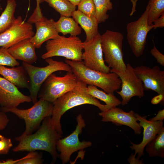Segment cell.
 Listing matches in <instances>:
<instances>
[{"label": "cell", "instance_id": "cell-43", "mask_svg": "<svg viewBox=\"0 0 164 164\" xmlns=\"http://www.w3.org/2000/svg\"></svg>", "mask_w": 164, "mask_h": 164}, {"label": "cell", "instance_id": "cell-16", "mask_svg": "<svg viewBox=\"0 0 164 164\" xmlns=\"http://www.w3.org/2000/svg\"><path fill=\"white\" fill-rule=\"evenodd\" d=\"M102 117L103 122H111L117 126L125 125L132 129L136 134H141L142 127L135 116L134 111L128 112L124 111L121 109L115 107L99 113Z\"/></svg>", "mask_w": 164, "mask_h": 164}, {"label": "cell", "instance_id": "cell-38", "mask_svg": "<svg viewBox=\"0 0 164 164\" xmlns=\"http://www.w3.org/2000/svg\"><path fill=\"white\" fill-rule=\"evenodd\" d=\"M164 119V109L159 110L156 115L155 117L149 119L151 121H163Z\"/></svg>", "mask_w": 164, "mask_h": 164}, {"label": "cell", "instance_id": "cell-3", "mask_svg": "<svg viewBox=\"0 0 164 164\" xmlns=\"http://www.w3.org/2000/svg\"><path fill=\"white\" fill-rule=\"evenodd\" d=\"M65 62L70 67L77 79L87 85L96 86L106 93L113 94L120 88L121 80L114 72L104 73L91 69L86 66L82 61L66 59Z\"/></svg>", "mask_w": 164, "mask_h": 164}, {"label": "cell", "instance_id": "cell-22", "mask_svg": "<svg viewBox=\"0 0 164 164\" xmlns=\"http://www.w3.org/2000/svg\"><path fill=\"white\" fill-rule=\"evenodd\" d=\"M57 32L63 35L70 34L71 36H77L81 32V28L73 18L61 16L58 20L55 22Z\"/></svg>", "mask_w": 164, "mask_h": 164}, {"label": "cell", "instance_id": "cell-10", "mask_svg": "<svg viewBox=\"0 0 164 164\" xmlns=\"http://www.w3.org/2000/svg\"><path fill=\"white\" fill-rule=\"evenodd\" d=\"M76 119L77 125L75 130L70 135L64 138L60 139L56 144V149L60 152L59 157L63 164L67 163L70 160L71 155L79 150L91 146L92 143L90 141L80 142L79 135L86 126V123L82 115L79 114Z\"/></svg>", "mask_w": 164, "mask_h": 164}, {"label": "cell", "instance_id": "cell-41", "mask_svg": "<svg viewBox=\"0 0 164 164\" xmlns=\"http://www.w3.org/2000/svg\"><path fill=\"white\" fill-rule=\"evenodd\" d=\"M71 4L75 6H77L82 0H67Z\"/></svg>", "mask_w": 164, "mask_h": 164}, {"label": "cell", "instance_id": "cell-21", "mask_svg": "<svg viewBox=\"0 0 164 164\" xmlns=\"http://www.w3.org/2000/svg\"><path fill=\"white\" fill-rule=\"evenodd\" d=\"M72 16L84 30L86 34L85 41L91 40L99 33V23L94 16H88L78 10L74 11Z\"/></svg>", "mask_w": 164, "mask_h": 164}, {"label": "cell", "instance_id": "cell-17", "mask_svg": "<svg viewBox=\"0 0 164 164\" xmlns=\"http://www.w3.org/2000/svg\"><path fill=\"white\" fill-rule=\"evenodd\" d=\"M139 124L143 128V135L142 142L138 144H135L130 142L132 146L130 148L135 151V154H137L140 158L144 155V150L146 145L157 134L162 128L163 121H151L146 119V116H142L135 113Z\"/></svg>", "mask_w": 164, "mask_h": 164}, {"label": "cell", "instance_id": "cell-23", "mask_svg": "<svg viewBox=\"0 0 164 164\" xmlns=\"http://www.w3.org/2000/svg\"><path fill=\"white\" fill-rule=\"evenodd\" d=\"M86 92L87 94L105 102L108 110L116 107L121 104V101L114 94L106 93L104 91L99 89L96 86L88 85L86 88Z\"/></svg>", "mask_w": 164, "mask_h": 164}, {"label": "cell", "instance_id": "cell-2", "mask_svg": "<svg viewBox=\"0 0 164 164\" xmlns=\"http://www.w3.org/2000/svg\"><path fill=\"white\" fill-rule=\"evenodd\" d=\"M87 87V84L79 80L73 89L65 93L53 103L51 121L60 134H63L60 123L61 117L69 110L80 105L90 104L97 107L101 111L108 110L105 104H102L97 99L86 93Z\"/></svg>", "mask_w": 164, "mask_h": 164}, {"label": "cell", "instance_id": "cell-9", "mask_svg": "<svg viewBox=\"0 0 164 164\" xmlns=\"http://www.w3.org/2000/svg\"><path fill=\"white\" fill-rule=\"evenodd\" d=\"M149 9V3L145 10L136 21L128 23L126 26L127 39L132 50L136 57L142 56L144 52L149 32L153 28L148 22Z\"/></svg>", "mask_w": 164, "mask_h": 164}, {"label": "cell", "instance_id": "cell-1", "mask_svg": "<svg viewBox=\"0 0 164 164\" xmlns=\"http://www.w3.org/2000/svg\"><path fill=\"white\" fill-rule=\"evenodd\" d=\"M62 137L53 125L51 116L45 118L41 125L35 133L16 137L18 145L12 149L14 152L42 150L49 152L54 162L59 157L56 149L58 140Z\"/></svg>", "mask_w": 164, "mask_h": 164}, {"label": "cell", "instance_id": "cell-15", "mask_svg": "<svg viewBox=\"0 0 164 164\" xmlns=\"http://www.w3.org/2000/svg\"><path fill=\"white\" fill-rule=\"evenodd\" d=\"M31 101L30 96L24 95L15 85L0 76V106L4 112L17 108L21 103Z\"/></svg>", "mask_w": 164, "mask_h": 164}, {"label": "cell", "instance_id": "cell-29", "mask_svg": "<svg viewBox=\"0 0 164 164\" xmlns=\"http://www.w3.org/2000/svg\"><path fill=\"white\" fill-rule=\"evenodd\" d=\"M19 63L9 53L7 49L0 48V65L12 67L19 66Z\"/></svg>", "mask_w": 164, "mask_h": 164}, {"label": "cell", "instance_id": "cell-18", "mask_svg": "<svg viewBox=\"0 0 164 164\" xmlns=\"http://www.w3.org/2000/svg\"><path fill=\"white\" fill-rule=\"evenodd\" d=\"M55 22L52 19H48L43 17L34 23L36 32L30 40L36 48H39L45 42L55 38L59 35L56 29Z\"/></svg>", "mask_w": 164, "mask_h": 164}, {"label": "cell", "instance_id": "cell-6", "mask_svg": "<svg viewBox=\"0 0 164 164\" xmlns=\"http://www.w3.org/2000/svg\"><path fill=\"white\" fill-rule=\"evenodd\" d=\"M53 104L41 98L27 109H20L17 108L7 110L5 112H10L21 119L24 120L26 125L24 132L21 135L24 136L32 134L39 126L46 117L51 116Z\"/></svg>", "mask_w": 164, "mask_h": 164}, {"label": "cell", "instance_id": "cell-5", "mask_svg": "<svg viewBox=\"0 0 164 164\" xmlns=\"http://www.w3.org/2000/svg\"><path fill=\"white\" fill-rule=\"evenodd\" d=\"M45 47L46 52L41 56L43 59L61 56L67 60L82 61L83 42L77 36L66 37L59 35L55 38L47 41Z\"/></svg>", "mask_w": 164, "mask_h": 164}, {"label": "cell", "instance_id": "cell-32", "mask_svg": "<svg viewBox=\"0 0 164 164\" xmlns=\"http://www.w3.org/2000/svg\"><path fill=\"white\" fill-rule=\"evenodd\" d=\"M42 155L40 154L29 158L25 159L18 162L17 164H42L43 160Z\"/></svg>", "mask_w": 164, "mask_h": 164}, {"label": "cell", "instance_id": "cell-25", "mask_svg": "<svg viewBox=\"0 0 164 164\" xmlns=\"http://www.w3.org/2000/svg\"><path fill=\"white\" fill-rule=\"evenodd\" d=\"M16 6L15 0H7L6 6L0 16V34L8 29L14 22Z\"/></svg>", "mask_w": 164, "mask_h": 164}, {"label": "cell", "instance_id": "cell-14", "mask_svg": "<svg viewBox=\"0 0 164 164\" xmlns=\"http://www.w3.org/2000/svg\"><path fill=\"white\" fill-rule=\"evenodd\" d=\"M133 70L142 80L145 90H152L164 95V71L159 66L150 68L142 65L133 67Z\"/></svg>", "mask_w": 164, "mask_h": 164}, {"label": "cell", "instance_id": "cell-26", "mask_svg": "<svg viewBox=\"0 0 164 164\" xmlns=\"http://www.w3.org/2000/svg\"><path fill=\"white\" fill-rule=\"evenodd\" d=\"M49 5L58 12L61 16L70 17L75 10L76 6L67 0H44Z\"/></svg>", "mask_w": 164, "mask_h": 164}, {"label": "cell", "instance_id": "cell-20", "mask_svg": "<svg viewBox=\"0 0 164 164\" xmlns=\"http://www.w3.org/2000/svg\"><path fill=\"white\" fill-rule=\"evenodd\" d=\"M26 73L22 65L8 68L0 65V74L20 88H29V83L26 76Z\"/></svg>", "mask_w": 164, "mask_h": 164}, {"label": "cell", "instance_id": "cell-11", "mask_svg": "<svg viewBox=\"0 0 164 164\" xmlns=\"http://www.w3.org/2000/svg\"><path fill=\"white\" fill-rule=\"evenodd\" d=\"M111 72L116 73L121 81V90L116 93L121 97L122 105L127 104L131 99L134 96L141 98L144 96V89L143 84L135 74L133 67L129 63L123 71L111 69Z\"/></svg>", "mask_w": 164, "mask_h": 164}, {"label": "cell", "instance_id": "cell-42", "mask_svg": "<svg viewBox=\"0 0 164 164\" xmlns=\"http://www.w3.org/2000/svg\"><path fill=\"white\" fill-rule=\"evenodd\" d=\"M1 0H0L1 1ZM36 5H40V4L43 2L44 1V0H36Z\"/></svg>", "mask_w": 164, "mask_h": 164}, {"label": "cell", "instance_id": "cell-28", "mask_svg": "<svg viewBox=\"0 0 164 164\" xmlns=\"http://www.w3.org/2000/svg\"><path fill=\"white\" fill-rule=\"evenodd\" d=\"M149 9L148 16L149 26H152L153 22L164 13V0H149L148 2Z\"/></svg>", "mask_w": 164, "mask_h": 164}, {"label": "cell", "instance_id": "cell-40", "mask_svg": "<svg viewBox=\"0 0 164 164\" xmlns=\"http://www.w3.org/2000/svg\"><path fill=\"white\" fill-rule=\"evenodd\" d=\"M138 0H131V2L132 4V9L131 13L130 14V16H132L134 13L136 11V3Z\"/></svg>", "mask_w": 164, "mask_h": 164}, {"label": "cell", "instance_id": "cell-12", "mask_svg": "<svg viewBox=\"0 0 164 164\" xmlns=\"http://www.w3.org/2000/svg\"><path fill=\"white\" fill-rule=\"evenodd\" d=\"M82 60L87 67L104 73L110 72L111 68L105 63L101 45V35L99 33L88 41L83 42Z\"/></svg>", "mask_w": 164, "mask_h": 164}, {"label": "cell", "instance_id": "cell-19", "mask_svg": "<svg viewBox=\"0 0 164 164\" xmlns=\"http://www.w3.org/2000/svg\"><path fill=\"white\" fill-rule=\"evenodd\" d=\"M35 49L30 38H27L12 46L7 49V50L16 60L32 64L36 62L37 59Z\"/></svg>", "mask_w": 164, "mask_h": 164}, {"label": "cell", "instance_id": "cell-36", "mask_svg": "<svg viewBox=\"0 0 164 164\" xmlns=\"http://www.w3.org/2000/svg\"><path fill=\"white\" fill-rule=\"evenodd\" d=\"M160 16V17L155 20L153 22V28L154 29L159 28H163L164 26V13Z\"/></svg>", "mask_w": 164, "mask_h": 164}, {"label": "cell", "instance_id": "cell-35", "mask_svg": "<svg viewBox=\"0 0 164 164\" xmlns=\"http://www.w3.org/2000/svg\"><path fill=\"white\" fill-rule=\"evenodd\" d=\"M0 107V131L5 129L9 122L7 115Z\"/></svg>", "mask_w": 164, "mask_h": 164}, {"label": "cell", "instance_id": "cell-33", "mask_svg": "<svg viewBox=\"0 0 164 164\" xmlns=\"http://www.w3.org/2000/svg\"><path fill=\"white\" fill-rule=\"evenodd\" d=\"M154 46L151 50L150 53L156 59L158 63L162 66H164V55L160 52L155 46L153 40Z\"/></svg>", "mask_w": 164, "mask_h": 164}, {"label": "cell", "instance_id": "cell-30", "mask_svg": "<svg viewBox=\"0 0 164 164\" xmlns=\"http://www.w3.org/2000/svg\"><path fill=\"white\" fill-rule=\"evenodd\" d=\"M78 10L89 17H94L96 8L93 0H82L77 5Z\"/></svg>", "mask_w": 164, "mask_h": 164}, {"label": "cell", "instance_id": "cell-39", "mask_svg": "<svg viewBox=\"0 0 164 164\" xmlns=\"http://www.w3.org/2000/svg\"><path fill=\"white\" fill-rule=\"evenodd\" d=\"M164 95L159 94L153 97L151 100V103L153 104H157L161 102H164Z\"/></svg>", "mask_w": 164, "mask_h": 164}, {"label": "cell", "instance_id": "cell-34", "mask_svg": "<svg viewBox=\"0 0 164 164\" xmlns=\"http://www.w3.org/2000/svg\"><path fill=\"white\" fill-rule=\"evenodd\" d=\"M38 154L36 151L30 152L23 157L15 160L12 159H8L5 160L0 161V164H17L20 161L26 158H29L34 156Z\"/></svg>", "mask_w": 164, "mask_h": 164}, {"label": "cell", "instance_id": "cell-7", "mask_svg": "<svg viewBox=\"0 0 164 164\" xmlns=\"http://www.w3.org/2000/svg\"><path fill=\"white\" fill-rule=\"evenodd\" d=\"M123 38L121 32L108 30L101 35L104 60L111 69L123 71L126 68L122 50Z\"/></svg>", "mask_w": 164, "mask_h": 164}, {"label": "cell", "instance_id": "cell-31", "mask_svg": "<svg viewBox=\"0 0 164 164\" xmlns=\"http://www.w3.org/2000/svg\"><path fill=\"white\" fill-rule=\"evenodd\" d=\"M13 144L10 138L0 135V155L8 154Z\"/></svg>", "mask_w": 164, "mask_h": 164}, {"label": "cell", "instance_id": "cell-27", "mask_svg": "<svg viewBox=\"0 0 164 164\" xmlns=\"http://www.w3.org/2000/svg\"><path fill=\"white\" fill-rule=\"evenodd\" d=\"M96 8L94 17L98 23L104 22L109 17L108 10L112 9L113 4L110 0H93Z\"/></svg>", "mask_w": 164, "mask_h": 164}, {"label": "cell", "instance_id": "cell-8", "mask_svg": "<svg viewBox=\"0 0 164 164\" xmlns=\"http://www.w3.org/2000/svg\"><path fill=\"white\" fill-rule=\"evenodd\" d=\"M72 72H67L63 77L50 74L41 87L38 97L53 103L67 92L73 89L79 81Z\"/></svg>", "mask_w": 164, "mask_h": 164}, {"label": "cell", "instance_id": "cell-4", "mask_svg": "<svg viewBox=\"0 0 164 164\" xmlns=\"http://www.w3.org/2000/svg\"><path fill=\"white\" fill-rule=\"evenodd\" d=\"M45 60L48 64L39 67L23 62L22 65L29 79V90L32 101L33 104L37 101L38 95L42 85L52 73L58 71L72 72L70 67L65 62L55 60L50 58Z\"/></svg>", "mask_w": 164, "mask_h": 164}, {"label": "cell", "instance_id": "cell-24", "mask_svg": "<svg viewBox=\"0 0 164 164\" xmlns=\"http://www.w3.org/2000/svg\"><path fill=\"white\" fill-rule=\"evenodd\" d=\"M145 150L151 157H164V127L145 146Z\"/></svg>", "mask_w": 164, "mask_h": 164}, {"label": "cell", "instance_id": "cell-13", "mask_svg": "<svg viewBox=\"0 0 164 164\" xmlns=\"http://www.w3.org/2000/svg\"><path fill=\"white\" fill-rule=\"evenodd\" d=\"M34 34L32 24L19 16L10 27L0 34V47L8 49L22 40L31 38Z\"/></svg>", "mask_w": 164, "mask_h": 164}, {"label": "cell", "instance_id": "cell-37", "mask_svg": "<svg viewBox=\"0 0 164 164\" xmlns=\"http://www.w3.org/2000/svg\"><path fill=\"white\" fill-rule=\"evenodd\" d=\"M136 155L132 153L128 158V160L130 164H144L142 160H139L140 158L137 157L136 158Z\"/></svg>", "mask_w": 164, "mask_h": 164}]
</instances>
